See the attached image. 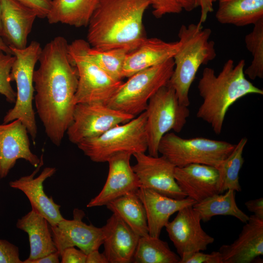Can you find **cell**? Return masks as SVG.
<instances>
[{
    "mask_svg": "<svg viewBox=\"0 0 263 263\" xmlns=\"http://www.w3.org/2000/svg\"><path fill=\"white\" fill-rule=\"evenodd\" d=\"M65 38L57 36L42 49L39 65L33 75L35 103L45 132L56 146L60 145L71 124L78 83L76 68Z\"/></svg>",
    "mask_w": 263,
    "mask_h": 263,
    "instance_id": "6da1fadb",
    "label": "cell"
},
{
    "mask_svg": "<svg viewBox=\"0 0 263 263\" xmlns=\"http://www.w3.org/2000/svg\"><path fill=\"white\" fill-rule=\"evenodd\" d=\"M150 5L149 0H100L87 26V42L99 49L133 50L146 38L143 19Z\"/></svg>",
    "mask_w": 263,
    "mask_h": 263,
    "instance_id": "7a4b0ae2",
    "label": "cell"
},
{
    "mask_svg": "<svg viewBox=\"0 0 263 263\" xmlns=\"http://www.w3.org/2000/svg\"><path fill=\"white\" fill-rule=\"evenodd\" d=\"M245 65L244 59L235 65L229 59L218 75L211 68L203 71L197 85L203 102L196 116L208 123L217 134L222 132L226 113L232 104L248 94H263L262 89L245 77Z\"/></svg>",
    "mask_w": 263,
    "mask_h": 263,
    "instance_id": "3957f363",
    "label": "cell"
},
{
    "mask_svg": "<svg viewBox=\"0 0 263 263\" xmlns=\"http://www.w3.org/2000/svg\"><path fill=\"white\" fill-rule=\"evenodd\" d=\"M211 30L202 24L182 25L178 32L179 49L173 57L174 67L168 84L174 90L179 103L188 107L189 91L201 66L216 56Z\"/></svg>",
    "mask_w": 263,
    "mask_h": 263,
    "instance_id": "277c9868",
    "label": "cell"
},
{
    "mask_svg": "<svg viewBox=\"0 0 263 263\" xmlns=\"http://www.w3.org/2000/svg\"><path fill=\"white\" fill-rule=\"evenodd\" d=\"M10 48L16 57L10 72V79L16 84V99L13 108L4 116L3 123L20 119L35 142L38 130L33 108L35 91L33 75L42 48L36 41H31L23 49Z\"/></svg>",
    "mask_w": 263,
    "mask_h": 263,
    "instance_id": "5b68a950",
    "label": "cell"
},
{
    "mask_svg": "<svg viewBox=\"0 0 263 263\" xmlns=\"http://www.w3.org/2000/svg\"><path fill=\"white\" fill-rule=\"evenodd\" d=\"M174 67L173 58L136 73L123 82L107 104L135 117L145 111L150 99L168 84Z\"/></svg>",
    "mask_w": 263,
    "mask_h": 263,
    "instance_id": "8992f818",
    "label": "cell"
},
{
    "mask_svg": "<svg viewBox=\"0 0 263 263\" xmlns=\"http://www.w3.org/2000/svg\"><path fill=\"white\" fill-rule=\"evenodd\" d=\"M145 112L123 124L117 125L101 135L87 139L77 146L92 161L107 162L113 156L122 152L134 154L148 150Z\"/></svg>",
    "mask_w": 263,
    "mask_h": 263,
    "instance_id": "52a82bcc",
    "label": "cell"
},
{
    "mask_svg": "<svg viewBox=\"0 0 263 263\" xmlns=\"http://www.w3.org/2000/svg\"><path fill=\"white\" fill-rule=\"evenodd\" d=\"M145 112L147 150L150 155L158 156L162 137L171 131L181 132L187 123L189 110L179 103L174 90L168 84L150 99Z\"/></svg>",
    "mask_w": 263,
    "mask_h": 263,
    "instance_id": "ba28073f",
    "label": "cell"
},
{
    "mask_svg": "<svg viewBox=\"0 0 263 263\" xmlns=\"http://www.w3.org/2000/svg\"><path fill=\"white\" fill-rule=\"evenodd\" d=\"M235 146L226 141L204 137L183 138L174 132H169L161 139L158 151L176 167L199 164L217 168Z\"/></svg>",
    "mask_w": 263,
    "mask_h": 263,
    "instance_id": "9c48e42d",
    "label": "cell"
},
{
    "mask_svg": "<svg viewBox=\"0 0 263 263\" xmlns=\"http://www.w3.org/2000/svg\"><path fill=\"white\" fill-rule=\"evenodd\" d=\"M88 44L82 39L69 44V54L78 74L74 103L107 105L123 82L113 78L92 60L86 52Z\"/></svg>",
    "mask_w": 263,
    "mask_h": 263,
    "instance_id": "30bf717a",
    "label": "cell"
},
{
    "mask_svg": "<svg viewBox=\"0 0 263 263\" xmlns=\"http://www.w3.org/2000/svg\"><path fill=\"white\" fill-rule=\"evenodd\" d=\"M134 117L102 103H78L75 105L73 120L66 134L69 141L77 145Z\"/></svg>",
    "mask_w": 263,
    "mask_h": 263,
    "instance_id": "8fae6325",
    "label": "cell"
},
{
    "mask_svg": "<svg viewBox=\"0 0 263 263\" xmlns=\"http://www.w3.org/2000/svg\"><path fill=\"white\" fill-rule=\"evenodd\" d=\"M177 212L165 227L181 259L180 263H184L195 253L206 250L214 239L203 230L200 216L192 206Z\"/></svg>",
    "mask_w": 263,
    "mask_h": 263,
    "instance_id": "7c38bea8",
    "label": "cell"
},
{
    "mask_svg": "<svg viewBox=\"0 0 263 263\" xmlns=\"http://www.w3.org/2000/svg\"><path fill=\"white\" fill-rule=\"evenodd\" d=\"M133 155L136 163L132 168L140 181L141 187L175 199H181L187 197L175 180L176 167L165 157L153 156L147 155L145 152L137 153Z\"/></svg>",
    "mask_w": 263,
    "mask_h": 263,
    "instance_id": "4fadbf2b",
    "label": "cell"
},
{
    "mask_svg": "<svg viewBox=\"0 0 263 263\" xmlns=\"http://www.w3.org/2000/svg\"><path fill=\"white\" fill-rule=\"evenodd\" d=\"M84 212L78 208L73 211V219L64 218L54 226H51L53 240L60 255L66 248L76 246L86 254L98 250L102 245L103 234L101 227L82 221Z\"/></svg>",
    "mask_w": 263,
    "mask_h": 263,
    "instance_id": "5bb4252c",
    "label": "cell"
},
{
    "mask_svg": "<svg viewBox=\"0 0 263 263\" xmlns=\"http://www.w3.org/2000/svg\"><path fill=\"white\" fill-rule=\"evenodd\" d=\"M132 155L122 152L109 158L105 184L100 192L88 203L87 207L106 206L128 193L137 191L141 187L140 181L130 165Z\"/></svg>",
    "mask_w": 263,
    "mask_h": 263,
    "instance_id": "9a60e30c",
    "label": "cell"
},
{
    "mask_svg": "<svg viewBox=\"0 0 263 263\" xmlns=\"http://www.w3.org/2000/svg\"><path fill=\"white\" fill-rule=\"evenodd\" d=\"M28 131L19 119L0 125V178L7 176L20 159L36 168L40 162L30 149Z\"/></svg>",
    "mask_w": 263,
    "mask_h": 263,
    "instance_id": "2e32d148",
    "label": "cell"
},
{
    "mask_svg": "<svg viewBox=\"0 0 263 263\" xmlns=\"http://www.w3.org/2000/svg\"><path fill=\"white\" fill-rule=\"evenodd\" d=\"M43 165L41 155L39 164L31 174L12 181L9 185L11 188L23 192L28 199L32 209L43 216L51 226H54L64 219L60 211L61 206L56 204L52 197H49L45 194L43 184L56 173V169L55 167H46L38 176L35 177Z\"/></svg>",
    "mask_w": 263,
    "mask_h": 263,
    "instance_id": "e0dca14e",
    "label": "cell"
},
{
    "mask_svg": "<svg viewBox=\"0 0 263 263\" xmlns=\"http://www.w3.org/2000/svg\"><path fill=\"white\" fill-rule=\"evenodd\" d=\"M223 263H250L263 254V219L253 214L238 238L222 245L219 251Z\"/></svg>",
    "mask_w": 263,
    "mask_h": 263,
    "instance_id": "ac0fdd59",
    "label": "cell"
},
{
    "mask_svg": "<svg viewBox=\"0 0 263 263\" xmlns=\"http://www.w3.org/2000/svg\"><path fill=\"white\" fill-rule=\"evenodd\" d=\"M174 177L181 190L196 203L219 193V175L217 168L191 164L175 167Z\"/></svg>",
    "mask_w": 263,
    "mask_h": 263,
    "instance_id": "d6986e66",
    "label": "cell"
},
{
    "mask_svg": "<svg viewBox=\"0 0 263 263\" xmlns=\"http://www.w3.org/2000/svg\"><path fill=\"white\" fill-rule=\"evenodd\" d=\"M101 228L103 234V253L108 263L132 262L140 237L113 213Z\"/></svg>",
    "mask_w": 263,
    "mask_h": 263,
    "instance_id": "ffe728a7",
    "label": "cell"
},
{
    "mask_svg": "<svg viewBox=\"0 0 263 263\" xmlns=\"http://www.w3.org/2000/svg\"><path fill=\"white\" fill-rule=\"evenodd\" d=\"M37 17L33 10L13 0H1L0 37L10 47L25 48Z\"/></svg>",
    "mask_w": 263,
    "mask_h": 263,
    "instance_id": "44dd1931",
    "label": "cell"
},
{
    "mask_svg": "<svg viewBox=\"0 0 263 263\" xmlns=\"http://www.w3.org/2000/svg\"><path fill=\"white\" fill-rule=\"evenodd\" d=\"M137 193L145 209L149 235L155 237H160L162 229L172 214L196 203L188 197L175 199L142 187Z\"/></svg>",
    "mask_w": 263,
    "mask_h": 263,
    "instance_id": "7402d4cb",
    "label": "cell"
},
{
    "mask_svg": "<svg viewBox=\"0 0 263 263\" xmlns=\"http://www.w3.org/2000/svg\"><path fill=\"white\" fill-rule=\"evenodd\" d=\"M179 47L178 41L167 42L161 39L146 38L126 56L122 76L129 77L136 73L158 65L173 58Z\"/></svg>",
    "mask_w": 263,
    "mask_h": 263,
    "instance_id": "603a6c76",
    "label": "cell"
},
{
    "mask_svg": "<svg viewBox=\"0 0 263 263\" xmlns=\"http://www.w3.org/2000/svg\"><path fill=\"white\" fill-rule=\"evenodd\" d=\"M18 228L27 233L30 244V254L23 263H30L57 251L53 240L51 225L42 215L31 210L19 219Z\"/></svg>",
    "mask_w": 263,
    "mask_h": 263,
    "instance_id": "cb8c5ba5",
    "label": "cell"
},
{
    "mask_svg": "<svg viewBox=\"0 0 263 263\" xmlns=\"http://www.w3.org/2000/svg\"><path fill=\"white\" fill-rule=\"evenodd\" d=\"M215 17L221 24L238 27L263 19V0H218Z\"/></svg>",
    "mask_w": 263,
    "mask_h": 263,
    "instance_id": "d4e9b609",
    "label": "cell"
},
{
    "mask_svg": "<svg viewBox=\"0 0 263 263\" xmlns=\"http://www.w3.org/2000/svg\"><path fill=\"white\" fill-rule=\"evenodd\" d=\"M100 0H52L46 18L50 24L87 26Z\"/></svg>",
    "mask_w": 263,
    "mask_h": 263,
    "instance_id": "484cf974",
    "label": "cell"
},
{
    "mask_svg": "<svg viewBox=\"0 0 263 263\" xmlns=\"http://www.w3.org/2000/svg\"><path fill=\"white\" fill-rule=\"evenodd\" d=\"M106 206L139 237L149 235L145 209L137 191L128 193Z\"/></svg>",
    "mask_w": 263,
    "mask_h": 263,
    "instance_id": "4316f807",
    "label": "cell"
},
{
    "mask_svg": "<svg viewBox=\"0 0 263 263\" xmlns=\"http://www.w3.org/2000/svg\"><path fill=\"white\" fill-rule=\"evenodd\" d=\"M192 207L198 213L201 221L207 222L217 215L231 216L245 223L249 216L238 207L235 200V191L228 189L225 194H215L199 202Z\"/></svg>",
    "mask_w": 263,
    "mask_h": 263,
    "instance_id": "83f0119b",
    "label": "cell"
},
{
    "mask_svg": "<svg viewBox=\"0 0 263 263\" xmlns=\"http://www.w3.org/2000/svg\"><path fill=\"white\" fill-rule=\"evenodd\" d=\"M134 263H180L179 256L159 237H140L133 255Z\"/></svg>",
    "mask_w": 263,
    "mask_h": 263,
    "instance_id": "f1b7e54d",
    "label": "cell"
},
{
    "mask_svg": "<svg viewBox=\"0 0 263 263\" xmlns=\"http://www.w3.org/2000/svg\"><path fill=\"white\" fill-rule=\"evenodd\" d=\"M247 142L246 137L241 138L230 154L217 167L219 175V193L228 189L241 191L239 173L244 163L243 154Z\"/></svg>",
    "mask_w": 263,
    "mask_h": 263,
    "instance_id": "f546056e",
    "label": "cell"
},
{
    "mask_svg": "<svg viewBox=\"0 0 263 263\" xmlns=\"http://www.w3.org/2000/svg\"><path fill=\"white\" fill-rule=\"evenodd\" d=\"M86 52L92 60L102 70L117 80H122V69L129 51L124 48L99 49L89 44Z\"/></svg>",
    "mask_w": 263,
    "mask_h": 263,
    "instance_id": "4dcf8cb0",
    "label": "cell"
},
{
    "mask_svg": "<svg viewBox=\"0 0 263 263\" xmlns=\"http://www.w3.org/2000/svg\"><path fill=\"white\" fill-rule=\"evenodd\" d=\"M247 49L251 53L250 65L244 70L250 79L263 78V19L254 25L253 30L244 38Z\"/></svg>",
    "mask_w": 263,
    "mask_h": 263,
    "instance_id": "1f68e13d",
    "label": "cell"
},
{
    "mask_svg": "<svg viewBox=\"0 0 263 263\" xmlns=\"http://www.w3.org/2000/svg\"><path fill=\"white\" fill-rule=\"evenodd\" d=\"M13 55L0 51V94L3 95L9 103H15L16 92L11 85L10 74L15 60Z\"/></svg>",
    "mask_w": 263,
    "mask_h": 263,
    "instance_id": "d6a6232c",
    "label": "cell"
},
{
    "mask_svg": "<svg viewBox=\"0 0 263 263\" xmlns=\"http://www.w3.org/2000/svg\"><path fill=\"white\" fill-rule=\"evenodd\" d=\"M156 18H161L167 14H179L183 9L175 0H149Z\"/></svg>",
    "mask_w": 263,
    "mask_h": 263,
    "instance_id": "836d02e7",
    "label": "cell"
},
{
    "mask_svg": "<svg viewBox=\"0 0 263 263\" xmlns=\"http://www.w3.org/2000/svg\"><path fill=\"white\" fill-rule=\"evenodd\" d=\"M0 263H23L19 249L8 241L0 239Z\"/></svg>",
    "mask_w": 263,
    "mask_h": 263,
    "instance_id": "e575fe53",
    "label": "cell"
},
{
    "mask_svg": "<svg viewBox=\"0 0 263 263\" xmlns=\"http://www.w3.org/2000/svg\"><path fill=\"white\" fill-rule=\"evenodd\" d=\"M33 10L37 17L46 18L51 7L52 0H13Z\"/></svg>",
    "mask_w": 263,
    "mask_h": 263,
    "instance_id": "d590c367",
    "label": "cell"
},
{
    "mask_svg": "<svg viewBox=\"0 0 263 263\" xmlns=\"http://www.w3.org/2000/svg\"><path fill=\"white\" fill-rule=\"evenodd\" d=\"M184 263H223V262L219 251H213L210 253L199 251L193 254Z\"/></svg>",
    "mask_w": 263,
    "mask_h": 263,
    "instance_id": "8d00e7d4",
    "label": "cell"
},
{
    "mask_svg": "<svg viewBox=\"0 0 263 263\" xmlns=\"http://www.w3.org/2000/svg\"><path fill=\"white\" fill-rule=\"evenodd\" d=\"M61 263H86L87 254L75 246L65 248L60 254Z\"/></svg>",
    "mask_w": 263,
    "mask_h": 263,
    "instance_id": "74e56055",
    "label": "cell"
},
{
    "mask_svg": "<svg viewBox=\"0 0 263 263\" xmlns=\"http://www.w3.org/2000/svg\"><path fill=\"white\" fill-rule=\"evenodd\" d=\"M244 204L249 211L253 212L254 215L259 218L263 219V198L262 197L248 200Z\"/></svg>",
    "mask_w": 263,
    "mask_h": 263,
    "instance_id": "f35d334b",
    "label": "cell"
},
{
    "mask_svg": "<svg viewBox=\"0 0 263 263\" xmlns=\"http://www.w3.org/2000/svg\"><path fill=\"white\" fill-rule=\"evenodd\" d=\"M196 6L201 8V16L199 23H204L208 14L213 11V1L212 0H195Z\"/></svg>",
    "mask_w": 263,
    "mask_h": 263,
    "instance_id": "ab89813d",
    "label": "cell"
},
{
    "mask_svg": "<svg viewBox=\"0 0 263 263\" xmlns=\"http://www.w3.org/2000/svg\"><path fill=\"white\" fill-rule=\"evenodd\" d=\"M86 263H108V262L104 254L100 253L98 249L87 255Z\"/></svg>",
    "mask_w": 263,
    "mask_h": 263,
    "instance_id": "60d3db41",
    "label": "cell"
},
{
    "mask_svg": "<svg viewBox=\"0 0 263 263\" xmlns=\"http://www.w3.org/2000/svg\"><path fill=\"white\" fill-rule=\"evenodd\" d=\"M60 254L58 251L50 253L40 258L33 260L30 263H58Z\"/></svg>",
    "mask_w": 263,
    "mask_h": 263,
    "instance_id": "b9f144b4",
    "label": "cell"
},
{
    "mask_svg": "<svg viewBox=\"0 0 263 263\" xmlns=\"http://www.w3.org/2000/svg\"><path fill=\"white\" fill-rule=\"evenodd\" d=\"M182 7L183 10L190 12L197 7L195 0H175Z\"/></svg>",
    "mask_w": 263,
    "mask_h": 263,
    "instance_id": "7bdbcfd3",
    "label": "cell"
},
{
    "mask_svg": "<svg viewBox=\"0 0 263 263\" xmlns=\"http://www.w3.org/2000/svg\"><path fill=\"white\" fill-rule=\"evenodd\" d=\"M0 51L6 54L13 55L12 52L10 47L5 43L2 38L0 36Z\"/></svg>",
    "mask_w": 263,
    "mask_h": 263,
    "instance_id": "ee69618b",
    "label": "cell"
},
{
    "mask_svg": "<svg viewBox=\"0 0 263 263\" xmlns=\"http://www.w3.org/2000/svg\"><path fill=\"white\" fill-rule=\"evenodd\" d=\"M1 2V0H0V33H1V24H0Z\"/></svg>",
    "mask_w": 263,
    "mask_h": 263,
    "instance_id": "f6af8a7d",
    "label": "cell"
},
{
    "mask_svg": "<svg viewBox=\"0 0 263 263\" xmlns=\"http://www.w3.org/2000/svg\"><path fill=\"white\" fill-rule=\"evenodd\" d=\"M212 0L213 2H216V1H218V0Z\"/></svg>",
    "mask_w": 263,
    "mask_h": 263,
    "instance_id": "bcb514c9",
    "label": "cell"
}]
</instances>
